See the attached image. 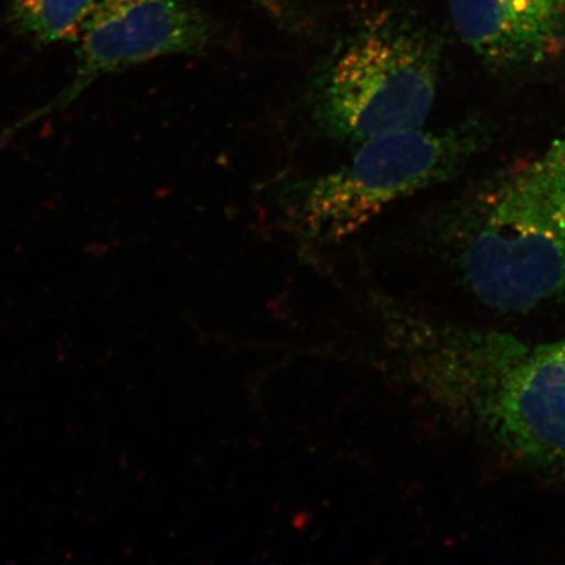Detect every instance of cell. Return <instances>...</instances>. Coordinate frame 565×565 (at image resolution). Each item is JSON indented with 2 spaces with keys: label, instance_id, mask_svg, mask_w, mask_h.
I'll return each mask as SVG.
<instances>
[{
  "label": "cell",
  "instance_id": "cell-1",
  "mask_svg": "<svg viewBox=\"0 0 565 565\" xmlns=\"http://www.w3.org/2000/svg\"><path fill=\"white\" fill-rule=\"evenodd\" d=\"M401 335L409 374L450 427L565 478V337L530 341L434 318L402 323Z\"/></svg>",
  "mask_w": 565,
  "mask_h": 565
},
{
  "label": "cell",
  "instance_id": "cell-2",
  "mask_svg": "<svg viewBox=\"0 0 565 565\" xmlns=\"http://www.w3.org/2000/svg\"><path fill=\"white\" fill-rule=\"evenodd\" d=\"M437 84L439 54L429 35L383 12L353 28L318 63L298 105L316 137L356 147L423 127Z\"/></svg>",
  "mask_w": 565,
  "mask_h": 565
},
{
  "label": "cell",
  "instance_id": "cell-3",
  "mask_svg": "<svg viewBox=\"0 0 565 565\" xmlns=\"http://www.w3.org/2000/svg\"><path fill=\"white\" fill-rule=\"evenodd\" d=\"M343 164L282 182L275 209L296 242H344L405 198L449 179L471 151L469 136L423 127L385 134L356 146Z\"/></svg>",
  "mask_w": 565,
  "mask_h": 565
},
{
  "label": "cell",
  "instance_id": "cell-4",
  "mask_svg": "<svg viewBox=\"0 0 565 565\" xmlns=\"http://www.w3.org/2000/svg\"><path fill=\"white\" fill-rule=\"evenodd\" d=\"M77 42L67 87L10 127V134L65 110L102 76L167 56L209 53L221 44L222 33L195 0H98Z\"/></svg>",
  "mask_w": 565,
  "mask_h": 565
},
{
  "label": "cell",
  "instance_id": "cell-5",
  "mask_svg": "<svg viewBox=\"0 0 565 565\" xmlns=\"http://www.w3.org/2000/svg\"><path fill=\"white\" fill-rule=\"evenodd\" d=\"M98 0H12L11 24L40 45L77 42Z\"/></svg>",
  "mask_w": 565,
  "mask_h": 565
},
{
  "label": "cell",
  "instance_id": "cell-6",
  "mask_svg": "<svg viewBox=\"0 0 565 565\" xmlns=\"http://www.w3.org/2000/svg\"><path fill=\"white\" fill-rule=\"evenodd\" d=\"M534 172L565 216V138L532 162Z\"/></svg>",
  "mask_w": 565,
  "mask_h": 565
},
{
  "label": "cell",
  "instance_id": "cell-7",
  "mask_svg": "<svg viewBox=\"0 0 565 565\" xmlns=\"http://www.w3.org/2000/svg\"><path fill=\"white\" fill-rule=\"evenodd\" d=\"M249 2L286 30L292 32L307 30L308 21L289 0H249Z\"/></svg>",
  "mask_w": 565,
  "mask_h": 565
},
{
  "label": "cell",
  "instance_id": "cell-8",
  "mask_svg": "<svg viewBox=\"0 0 565 565\" xmlns=\"http://www.w3.org/2000/svg\"><path fill=\"white\" fill-rule=\"evenodd\" d=\"M449 12L456 17H478L486 15L501 9L518 0H447ZM529 2H536L565 9V0H529Z\"/></svg>",
  "mask_w": 565,
  "mask_h": 565
}]
</instances>
